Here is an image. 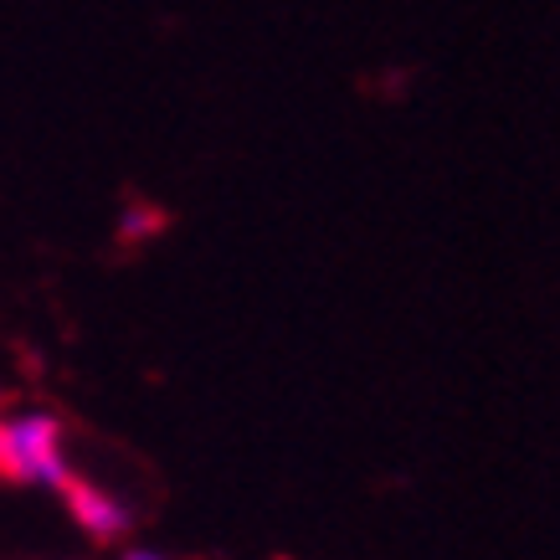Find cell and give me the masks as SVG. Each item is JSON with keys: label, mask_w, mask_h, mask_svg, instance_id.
<instances>
[{"label": "cell", "mask_w": 560, "mask_h": 560, "mask_svg": "<svg viewBox=\"0 0 560 560\" xmlns=\"http://www.w3.org/2000/svg\"><path fill=\"white\" fill-rule=\"evenodd\" d=\"M0 474L21 478V483H68V447H62V427L47 411H21V417H0Z\"/></svg>", "instance_id": "1"}, {"label": "cell", "mask_w": 560, "mask_h": 560, "mask_svg": "<svg viewBox=\"0 0 560 560\" xmlns=\"http://www.w3.org/2000/svg\"><path fill=\"white\" fill-rule=\"evenodd\" d=\"M154 226H160L154 211H129V217H124V237H144V232H154Z\"/></svg>", "instance_id": "3"}, {"label": "cell", "mask_w": 560, "mask_h": 560, "mask_svg": "<svg viewBox=\"0 0 560 560\" xmlns=\"http://www.w3.org/2000/svg\"><path fill=\"white\" fill-rule=\"evenodd\" d=\"M62 489H68V510L78 514V525H83L88 535H98V540H108V535H119V529L129 525V514H124V504L114 499V493H103L98 483L68 478Z\"/></svg>", "instance_id": "2"}]
</instances>
